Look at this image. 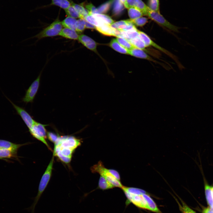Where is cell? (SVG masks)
<instances>
[{"instance_id":"24","label":"cell","mask_w":213,"mask_h":213,"mask_svg":"<svg viewBox=\"0 0 213 213\" xmlns=\"http://www.w3.org/2000/svg\"><path fill=\"white\" fill-rule=\"evenodd\" d=\"M71 4L79 14L81 16V19H83L88 15L91 14V12L83 6L72 2L71 3Z\"/></svg>"},{"instance_id":"1","label":"cell","mask_w":213,"mask_h":213,"mask_svg":"<svg viewBox=\"0 0 213 213\" xmlns=\"http://www.w3.org/2000/svg\"><path fill=\"white\" fill-rule=\"evenodd\" d=\"M54 156H53L41 180L37 194L33 199V202L30 206L26 209L30 213H34L36 206L42 194L46 188L51 175Z\"/></svg>"},{"instance_id":"37","label":"cell","mask_w":213,"mask_h":213,"mask_svg":"<svg viewBox=\"0 0 213 213\" xmlns=\"http://www.w3.org/2000/svg\"><path fill=\"white\" fill-rule=\"evenodd\" d=\"M148 7L152 10L159 12V0H149Z\"/></svg>"},{"instance_id":"15","label":"cell","mask_w":213,"mask_h":213,"mask_svg":"<svg viewBox=\"0 0 213 213\" xmlns=\"http://www.w3.org/2000/svg\"><path fill=\"white\" fill-rule=\"evenodd\" d=\"M205 195L208 204L213 209V196L212 193V186L210 185L203 176Z\"/></svg>"},{"instance_id":"14","label":"cell","mask_w":213,"mask_h":213,"mask_svg":"<svg viewBox=\"0 0 213 213\" xmlns=\"http://www.w3.org/2000/svg\"><path fill=\"white\" fill-rule=\"evenodd\" d=\"M25 144H17L11 142L0 139V149H4L8 150L13 153L17 154L18 149Z\"/></svg>"},{"instance_id":"34","label":"cell","mask_w":213,"mask_h":213,"mask_svg":"<svg viewBox=\"0 0 213 213\" xmlns=\"http://www.w3.org/2000/svg\"><path fill=\"white\" fill-rule=\"evenodd\" d=\"M113 0L109 1L103 4L97 8V13L102 14L106 12L109 10Z\"/></svg>"},{"instance_id":"31","label":"cell","mask_w":213,"mask_h":213,"mask_svg":"<svg viewBox=\"0 0 213 213\" xmlns=\"http://www.w3.org/2000/svg\"><path fill=\"white\" fill-rule=\"evenodd\" d=\"M129 20L134 25L139 27L143 26L148 22V18L143 17L133 20L130 19Z\"/></svg>"},{"instance_id":"17","label":"cell","mask_w":213,"mask_h":213,"mask_svg":"<svg viewBox=\"0 0 213 213\" xmlns=\"http://www.w3.org/2000/svg\"><path fill=\"white\" fill-rule=\"evenodd\" d=\"M96 29L104 35L114 36L115 29L112 28L109 25L103 23L100 26L96 27Z\"/></svg>"},{"instance_id":"5","label":"cell","mask_w":213,"mask_h":213,"mask_svg":"<svg viewBox=\"0 0 213 213\" xmlns=\"http://www.w3.org/2000/svg\"><path fill=\"white\" fill-rule=\"evenodd\" d=\"M47 125L36 121L32 128L29 129V131L33 137L42 142L50 150H51L50 147L46 140L47 137L45 127Z\"/></svg>"},{"instance_id":"33","label":"cell","mask_w":213,"mask_h":213,"mask_svg":"<svg viewBox=\"0 0 213 213\" xmlns=\"http://www.w3.org/2000/svg\"><path fill=\"white\" fill-rule=\"evenodd\" d=\"M83 19L96 27L99 26L104 23L100 21L92 14L88 15Z\"/></svg>"},{"instance_id":"39","label":"cell","mask_w":213,"mask_h":213,"mask_svg":"<svg viewBox=\"0 0 213 213\" xmlns=\"http://www.w3.org/2000/svg\"><path fill=\"white\" fill-rule=\"evenodd\" d=\"M53 156H57L61 161L65 164L69 163L71 161V158L64 156L59 152H53Z\"/></svg>"},{"instance_id":"20","label":"cell","mask_w":213,"mask_h":213,"mask_svg":"<svg viewBox=\"0 0 213 213\" xmlns=\"http://www.w3.org/2000/svg\"><path fill=\"white\" fill-rule=\"evenodd\" d=\"M109 45L112 48L119 52L128 54V50L122 46L116 39L112 40Z\"/></svg>"},{"instance_id":"2","label":"cell","mask_w":213,"mask_h":213,"mask_svg":"<svg viewBox=\"0 0 213 213\" xmlns=\"http://www.w3.org/2000/svg\"><path fill=\"white\" fill-rule=\"evenodd\" d=\"M93 173H98L110 182L114 187L122 188L123 187L120 180L116 179L109 172V169L105 168L102 162L98 163L92 166L91 168Z\"/></svg>"},{"instance_id":"35","label":"cell","mask_w":213,"mask_h":213,"mask_svg":"<svg viewBox=\"0 0 213 213\" xmlns=\"http://www.w3.org/2000/svg\"><path fill=\"white\" fill-rule=\"evenodd\" d=\"M180 199L182 203V205L179 203L177 200H176L178 205L182 213H196L195 211L190 208L181 199Z\"/></svg>"},{"instance_id":"22","label":"cell","mask_w":213,"mask_h":213,"mask_svg":"<svg viewBox=\"0 0 213 213\" xmlns=\"http://www.w3.org/2000/svg\"><path fill=\"white\" fill-rule=\"evenodd\" d=\"M113 13L115 16L120 14L124 9V5L120 0H114Z\"/></svg>"},{"instance_id":"6","label":"cell","mask_w":213,"mask_h":213,"mask_svg":"<svg viewBox=\"0 0 213 213\" xmlns=\"http://www.w3.org/2000/svg\"><path fill=\"white\" fill-rule=\"evenodd\" d=\"M150 18L157 24L175 32H178V28L167 21L159 12L152 10L150 8L146 14Z\"/></svg>"},{"instance_id":"44","label":"cell","mask_w":213,"mask_h":213,"mask_svg":"<svg viewBox=\"0 0 213 213\" xmlns=\"http://www.w3.org/2000/svg\"><path fill=\"white\" fill-rule=\"evenodd\" d=\"M202 213H213V209L209 207L204 208L203 210Z\"/></svg>"},{"instance_id":"43","label":"cell","mask_w":213,"mask_h":213,"mask_svg":"<svg viewBox=\"0 0 213 213\" xmlns=\"http://www.w3.org/2000/svg\"><path fill=\"white\" fill-rule=\"evenodd\" d=\"M85 28L90 29H96V27L87 22L85 20Z\"/></svg>"},{"instance_id":"10","label":"cell","mask_w":213,"mask_h":213,"mask_svg":"<svg viewBox=\"0 0 213 213\" xmlns=\"http://www.w3.org/2000/svg\"><path fill=\"white\" fill-rule=\"evenodd\" d=\"M124 7L128 9L130 8H136L146 15L150 8L141 0H126L123 4Z\"/></svg>"},{"instance_id":"8","label":"cell","mask_w":213,"mask_h":213,"mask_svg":"<svg viewBox=\"0 0 213 213\" xmlns=\"http://www.w3.org/2000/svg\"><path fill=\"white\" fill-rule=\"evenodd\" d=\"M41 75V73L27 90L25 95L23 99V101L24 102L28 103L33 101L39 88Z\"/></svg>"},{"instance_id":"42","label":"cell","mask_w":213,"mask_h":213,"mask_svg":"<svg viewBox=\"0 0 213 213\" xmlns=\"http://www.w3.org/2000/svg\"><path fill=\"white\" fill-rule=\"evenodd\" d=\"M110 173L117 180L120 181V177L119 173L113 169H109Z\"/></svg>"},{"instance_id":"25","label":"cell","mask_w":213,"mask_h":213,"mask_svg":"<svg viewBox=\"0 0 213 213\" xmlns=\"http://www.w3.org/2000/svg\"><path fill=\"white\" fill-rule=\"evenodd\" d=\"M98 187L103 190L109 189L114 187L110 182L101 176L100 177L99 180Z\"/></svg>"},{"instance_id":"12","label":"cell","mask_w":213,"mask_h":213,"mask_svg":"<svg viewBox=\"0 0 213 213\" xmlns=\"http://www.w3.org/2000/svg\"><path fill=\"white\" fill-rule=\"evenodd\" d=\"M78 40L88 49L94 51H96V44L92 38L83 34L79 36Z\"/></svg>"},{"instance_id":"38","label":"cell","mask_w":213,"mask_h":213,"mask_svg":"<svg viewBox=\"0 0 213 213\" xmlns=\"http://www.w3.org/2000/svg\"><path fill=\"white\" fill-rule=\"evenodd\" d=\"M128 22V20H122L114 22L110 25V26L113 28L119 30L121 27L125 25H126Z\"/></svg>"},{"instance_id":"11","label":"cell","mask_w":213,"mask_h":213,"mask_svg":"<svg viewBox=\"0 0 213 213\" xmlns=\"http://www.w3.org/2000/svg\"><path fill=\"white\" fill-rule=\"evenodd\" d=\"M10 102L29 129L32 128L36 121L32 119L30 115L25 109L16 105L11 101Z\"/></svg>"},{"instance_id":"9","label":"cell","mask_w":213,"mask_h":213,"mask_svg":"<svg viewBox=\"0 0 213 213\" xmlns=\"http://www.w3.org/2000/svg\"><path fill=\"white\" fill-rule=\"evenodd\" d=\"M138 32L139 37L143 41L146 47L149 46H152L154 47L155 48L159 49L172 58L174 59V57L173 56V55L171 53L169 52L166 49L161 47L154 42L145 33L139 30H138Z\"/></svg>"},{"instance_id":"41","label":"cell","mask_w":213,"mask_h":213,"mask_svg":"<svg viewBox=\"0 0 213 213\" xmlns=\"http://www.w3.org/2000/svg\"><path fill=\"white\" fill-rule=\"evenodd\" d=\"M86 9L89 11L91 14L94 13H97V8L92 4H90L85 6Z\"/></svg>"},{"instance_id":"32","label":"cell","mask_w":213,"mask_h":213,"mask_svg":"<svg viewBox=\"0 0 213 213\" xmlns=\"http://www.w3.org/2000/svg\"><path fill=\"white\" fill-rule=\"evenodd\" d=\"M85 21L84 19L80 18L77 20L75 23V31L80 33L83 32L85 28Z\"/></svg>"},{"instance_id":"7","label":"cell","mask_w":213,"mask_h":213,"mask_svg":"<svg viewBox=\"0 0 213 213\" xmlns=\"http://www.w3.org/2000/svg\"><path fill=\"white\" fill-rule=\"evenodd\" d=\"M127 199V203H132L140 208L149 210L147 203L143 194L134 193L123 191ZM145 194V193H144Z\"/></svg>"},{"instance_id":"28","label":"cell","mask_w":213,"mask_h":213,"mask_svg":"<svg viewBox=\"0 0 213 213\" xmlns=\"http://www.w3.org/2000/svg\"><path fill=\"white\" fill-rule=\"evenodd\" d=\"M138 30L136 28L128 31L125 32L122 31L124 38L129 41L139 36Z\"/></svg>"},{"instance_id":"30","label":"cell","mask_w":213,"mask_h":213,"mask_svg":"<svg viewBox=\"0 0 213 213\" xmlns=\"http://www.w3.org/2000/svg\"><path fill=\"white\" fill-rule=\"evenodd\" d=\"M64 10L66 14L69 17L75 18H81L79 14L71 4L68 8Z\"/></svg>"},{"instance_id":"23","label":"cell","mask_w":213,"mask_h":213,"mask_svg":"<svg viewBox=\"0 0 213 213\" xmlns=\"http://www.w3.org/2000/svg\"><path fill=\"white\" fill-rule=\"evenodd\" d=\"M17 157V154L10 150L4 149H0V159L7 160V159L16 158Z\"/></svg>"},{"instance_id":"40","label":"cell","mask_w":213,"mask_h":213,"mask_svg":"<svg viewBox=\"0 0 213 213\" xmlns=\"http://www.w3.org/2000/svg\"><path fill=\"white\" fill-rule=\"evenodd\" d=\"M59 136L52 132H47V137L48 138L50 141L54 143L57 141Z\"/></svg>"},{"instance_id":"27","label":"cell","mask_w":213,"mask_h":213,"mask_svg":"<svg viewBox=\"0 0 213 213\" xmlns=\"http://www.w3.org/2000/svg\"><path fill=\"white\" fill-rule=\"evenodd\" d=\"M128 13L130 19L131 20L136 19L144 15L142 12L134 8L128 9Z\"/></svg>"},{"instance_id":"36","label":"cell","mask_w":213,"mask_h":213,"mask_svg":"<svg viewBox=\"0 0 213 213\" xmlns=\"http://www.w3.org/2000/svg\"><path fill=\"white\" fill-rule=\"evenodd\" d=\"M116 39L122 46L128 50L133 47L131 43L124 38L117 37Z\"/></svg>"},{"instance_id":"4","label":"cell","mask_w":213,"mask_h":213,"mask_svg":"<svg viewBox=\"0 0 213 213\" xmlns=\"http://www.w3.org/2000/svg\"><path fill=\"white\" fill-rule=\"evenodd\" d=\"M81 143V140L74 136H59L54 143V147L70 148L75 150L80 145Z\"/></svg>"},{"instance_id":"19","label":"cell","mask_w":213,"mask_h":213,"mask_svg":"<svg viewBox=\"0 0 213 213\" xmlns=\"http://www.w3.org/2000/svg\"><path fill=\"white\" fill-rule=\"evenodd\" d=\"M77 20L75 18L68 16L61 22L63 27L64 28L75 30V25Z\"/></svg>"},{"instance_id":"26","label":"cell","mask_w":213,"mask_h":213,"mask_svg":"<svg viewBox=\"0 0 213 213\" xmlns=\"http://www.w3.org/2000/svg\"><path fill=\"white\" fill-rule=\"evenodd\" d=\"M134 47L144 50L146 47L144 43L139 36L129 41Z\"/></svg>"},{"instance_id":"46","label":"cell","mask_w":213,"mask_h":213,"mask_svg":"<svg viewBox=\"0 0 213 213\" xmlns=\"http://www.w3.org/2000/svg\"><path fill=\"white\" fill-rule=\"evenodd\" d=\"M212 196H213V186H212Z\"/></svg>"},{"instance_id":"16","label":"cell","mask_w":213,"mask_h":213,"mask_svg":"<svg viewBox=\"0 0 213 213\" xmlns=\"http://www.w3.org/2000/svg\"><path fill=\"white\" fill-rule=\"evenodd\" d=\"M59 35L67 39L74 40L78 39L79 36L75 30L66 28H63Z\"/></svg>"},{"instance_id":"21","label":"cell","mask_w":213,"mask_h":213,"mask_svg":"<svg viewBox=\"0 0 213 213\" xmlns=\"http://www.w3.org/2000/svg\"><path fill=\"white\" fill-rule=\"evenodd\" d=\"M91 14L102 23L110 25L114 22V20L107 15L100 13H94Z\"/></svg>"},{"instance_id":"3","label":"cell","mask_w":213,"mask_h":213,"mask_svg":"<svg viewBox=\"0 0 213 213\" xmlns=\"http://www.w3.org/2000/svg\"><path fill=\"white\" fill-rule=\"evenodd\" d=\"M62 28L61 22L59 19H57L34 37L39 40L44 38L59 35Z\"/></svg>"},{"instance_id":"45","label":"cell","mask_w":213,"mask_h":213,"mask_svg":"<svg viewBox=\"0 0 213 213\" xmlns=\"http://www.w3.org/2000/svg\"><path fill=\"white\" fill-rule=\"evenodd\" d=\"M120 1L123 4L125 2L126 0H120Z\"/></svg>"},{"instance_id":"18","label":"cell","mask_w":213,"mask_h":213,"mask_svg":"<svg viewBox=\"0 0 213 213\" xmlns=\"http://www.w3.org/2000/svg\"><path fill=\"white\" fill-rule=\"evenodd\" d=\"M143 196L147 203L149 210L156 213H162L149 194L147 193L143 194Z\"/></svg>"},{"instance_id":"29","label":"cell","mask_w":213,"mask_h":213,"mask_svg":"<svg viewBox=\"0 0 213 213\" xmlns=\"http://www.w3.org/2000/svg\"><path fill=\"white\" fill-rule=\"evenodd\" d=\"M51 4L64 10L71 5V3L68 0H51Z\"/></svg>"},{"instance_id":"13","label":"cell","mask_w":213,"mask_h":213,"mask_svg":"<svg viewBox=\"0 0 213 213\" xmlns=\"http://www.w3.org/2000/svg\"><path fill=\"white\" fill-rule=\"evenodd\" d=\"M128 54L133 56L143 59H146L154 62L156 61L148 55L143 50L135 47H133L128 50Z\"/></svg>"}]
</instances>
